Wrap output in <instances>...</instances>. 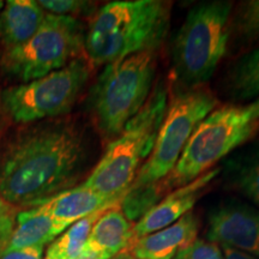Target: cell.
<instances>
[{
	"instance_id": "6da1fadb",
	"label": "cell",
	"mask_w": 259,
	"mask_h": 259,
	"mask_svg": "<svg viewBox=\"0 0 259 259\" xmlns=\"http://www.w3.org/2000/svg\"><path fill=\"white\" fill-rule=\"evenodd\" d=\"M83 136L54 124L16 138L0 161V196L11 205L38 206L69 190L85 162Z\"/></svg>"
},
{
	"instance_id": "7a4b0ae2",
	"label": "cell",
	"mask_w": 259,
	"mask_h": 259,
	"mask_svg": "<svg viewBox=\"0 0 259 259\" xmlns=\"http://www.w3.org/2000/svg\"><path fill=\"white\" fill-rule=\"evenodd\" d=\"M259 130V116L253 102L226 105L210 112L187 142L176 167L148 192L121 198L119 208L130 221L139 220L171 191L192 183L213 169L231 151L244 144Z\"/></svg>"
},
{
	"instance_id": "3957f363",
	"label": "cell",
	"mask_w": 259,
	"mask_h": 259,
	"mask_svg": "<svg viewBox=\"0 0 259 259\" xmlns=\"http://www.w3.org/2000/svg\"><path fill=\"white\" fill-rule=\"evenodd\" d=\"M170 24V3L116 0L97 11L84 40L94 65H108L143 52L158 50Z\"/></svg>"
},
{
	"instance_id": "277c9868",
	"label": "cell",
	"mask_w": 259,
	"mask_h": 259,
	"mask_svg": "<svg viewBox=\"0 0 259 259\" xmlns=\"http://www.w3.org/2000/svg\"><path fill=\"white\" fill-rule=\"evenodd\" d=\"M167 107V89L160 84L121 134L111 141L105 155L82 185L119 204L153 150Z\"/></svg>"
},
{
	"instance_id": "5b68a950",
	"label": "cell",
	"mask_w": 259,
	"mask_h": 259,
	"mask_svg": "<svg viewBox=\"0 0 259 259\" xmlns=\"http://www.w3.org/2000/svg\"><path fill=\"white\" fill-rule=\"evenodd\" d=\"M231 2H204L190 10L171 42V72L185 89L203 87L225 57L231 36Z\"/></svg>"
},
{
	"instance_id": "8992f818",
	"label": "cell",
	"mask_w": 259,
	"mask_h": 259,
	"mask_svg": "<svg viewBox=\"0 0 259 259\" xmlns=\"http://www.w3.org/2000/svg\"><path fill=\"white\" fill-rule=\"evenodd\" d=\"M156 56L143 52L106 65L90 94V108L103 137L115 139L143 108L153 89Z\"/></svg>"
},
{
	"instance_id": "52a82bcc",
	"label": "cell",
	"mask_w": 259,
	"mask_h": 259,
	"mask_svg": "<svg viewBox=\"0 0 259 259\" xmlns=\"http://www.w3.org/2000/svg\"><path fill=\"white\" fill-rule=\"evenodd\" d=\"M218 100L209 89H185L173 97L147 161L122 198L141 196L166 178L176 167L194 128L212 112Z\"/></svg>"
},
{
	"instance_id": "ba28073f",
	"label": "cell",
	"mask_w": 259,
	"mask_h": 259,
	"mask_svg": "<svg viewBox=\"0 0 259 259\" xmlns=\"http://www.w3.org/2000/svg\"><path fill=\"white\" fill-rule=\"evenodd\" d=\"M83 25L76 17L46 15L36 34L23 46L5 51L3 69L23 82L58 71L84 50Z\"/></svg>"
},
{
	"instance_id": "9c48e42d",
	"label": "cell",
	"mask_w": 259,
	"mask_h": 259,
	"mask_svg": "<svg viewBox=\"0 0 259 259\" xmlns=\"http://www.w3.org/2000/svg\"><path fill=\"white\" fill-rule=\"evenodd\" d=\"M89 78V66L74 59L63 69L0 94L4 111L17 122H31L70 112Z\"/></svg>"
},
{
	"instance_id": "30bf717a",
	"label": "cell",
	"mask_w": 259,
	"mask_h": 259,
	"mask_svg": "<svg viewBox=\"0 0 259 259\" xmlns=\"http://www.w3.org/2000/svg\"><path fill=\"white\" fill-rule=\"evenodd\" d=\"M208 239L259 257V210L236 203L219 206L209 216Z\"/></svg>"
},
{
	"instance_id": "8fae6325",
	"label": "cell",
	"mask_w": 259,
	"mask_h": 259,
	"mask_svg": "<svg viewBox=\"0 0 259 259\" xmlns=\"http://www.w3.org/2000/svg\"><path fill=\"white\" fill-rule=\"evenodd\" d=\"M219 173V168H215L197 178L192 183L167 193L156 205H154L135 223L132 228V240L166 228L176 223L187 212L192 211L194 204L202 197L204 191L208 189L210 183Z\"/></svg>"
},
{
	"instance_id": "7c38bea8",
	"label": "cell",
	"mask_w": 259,
	"mask_h": 259,
	"mask_svg": "<svg viewBox=\"0 0 259 259\" xmlns=\"http://www.w3.org/2000/svg\"><path fill=\"white\" fill-rule=\"evenodd\" d=\"M198 231V219L190 211L173 225L132 240L125 251L135 259H174L196 240Z\"/></svg>"
},
{
	"instance_id": "4fadbf2b",
	"label": "cell",
	"mask_w": 259,
	"mask_h": 259,
	"mask_svg": "<svg viewBox=\"0 0 259 259\" xmlns=\"http://www.w3.org/2000/svg\"><path fill=\"white\" fill-rule=\"evenodd\" d=\"M132 223L119 205L105 210L93 226L83 254L95 259H112L126 250L132 240Z\"/></svg>"
},
{
	"instance_id": "5bb4252c",
	"label": "cell",
	"mask_w": 259,
	"mask_h": 259,
	"mask_svg": "<svg viewBox=\"0 0 259 259\" xmlns=\"http://www.w3.org/2000/svg\"><path fill=\"white\" fill-rule=\"evenodd\" d=\"M119 205L112 203L84 185L69 189L52 197L37 208L47 213L61 232L99 210Z\"/></svg>"
},
{
	"instance_id": "9a60e30c",
	"label": "cell",
	"mask_w": 259,
	"mask_h": 259,
	"mask_svg": "<svg viewBox=\"0 0 259 259\" xmlns=\"http://www.w3.org/2000/svg\"><path fill=\"white\" fill-rule=\"evenodd\" d=\"M44 9L34 0H9L0 14V38L6 51L15 50L36 34L44 23Z\"/></svg>"
},
{
	"instance_id": "2e32d148",
	"label": "cell",
	"mask_w": 259,
	"mask_h": 259,
	"mask_svg": "<svg viewBox=\"0 0 259 259\" xmlns=\"http://www.w3.org/2000/svg\"><path fill=\"white\" fill-rule=\"evenodd\" d=\"M60 233L61 231L53 220L35 206L17 213L14 232L6 251L45 246Z\"/></svg>"
},
{
	"instance_id": "e0dca14e",
	"label": "cell",
	"mask_w": 259,
	"mask_h": 259,
	"mask_svg": "<svg viewBox=\"0 0 259 259\" xmlns=\"http://www.w3.org/2000/svg\"><path fill=\"white\" fill-rule=\"evenodd\" d=\"M107 209L109 208L99 210L71 225L67 231L48 247L45 259H78L82 257L93 226Z\"/></svg>"
},
{
	"instance_id": "ac0fdd59",
	"label": "cell",
	"mask_w": 259,
	"mask_h": 259,
	"mask_svg": "<svg viewBox=\"0 0 259 259\" xmlns=\"http://www.w3.org/2000/svg\"><path fill=\"white\" fill-rule=\"evenodd\" d=\"M227 83L236 100L259 97V47L236 61L229 71Z\"/></svg>"
},
{
	"instance_id": "d6986e66",
	"label": "cell",
	"mask_w": 259,
	"mask_h": 259,
	"mask_svg": "<svg viewBox=\"0 0 259 259\" xmlns=\"http://www.w3.org/2000/svg\"><path fill=\"white\" fill-rule=\"evenodd\" d=\"M246 41L259 38V0L242 2L231 18V32Z\"/></svg>"
},
{
	"instance_id": "ffe728a7",
	"label": "cell",
	"mask_w": 259,
	"mask_h": 259,
	"mask_svg": "<svg viewBox=\"0 0 259 259\" xmlns=\"http://www.w3.org/2000/svg\"><path fill=\"white\" fill-rule=\"evenodd\" d=\"M234 189L259 205V156L239 167L234 176Z\"/></svg>"
},
{
	"instance_id": "44dd1931",
	"label": "cell",
	"mask_w": 259,
	"mask_h": 259,
	"mask_svg": "<svg viewBox=\"0 0 259 259\" xmlns=\"http://www.w3.org/2000/svg\"><path fill=\"white\" fill-rule=\"evenodd\" d=\"M174 259H225V257L216 242L196 239L181 250Z\"/></svg>"
},
{
	"instance_id": "7402d4cb",
	"label": "cell",
	"mask_w": 259,
	"mask_h": 259,
	"mask_svg": "<svg viewBox=\"0 0 259 259\" xmlns=\"http://www.w3.org/2000/svg\"><path fill=\"white\" fill-rule=\"evenodd\" d=\"M37 3L42 9L48 10L52 15L69 16V17L89 12L94 5L93 3L79 2V0H40Z\"/></svg>"
},
{
	"instance_id": "603a6c76",
	"label": "cell",
	"mask_w": 259,
	"mask_h": 259,
	"mask_svg": "<svg viewBox=\"0 0 259 259\" xmlns=\"http://www.w3.org/2000/svg\"><path fill=\"white\" fill-rule=\"evenodd\" d=\"M16 216L15 208L0 196V255L8 248L10 238L14 232Z\"/></svg>"
},
{
	"instance_id": "cb8c5ba5",
	"label": "cell",
	"mask_w": 259,
	"mask_h": 259,
	"mask_svg": "<svg viewBox=\"0 0 259 259\" xmlns=\"http://www.w3.org/2000/svg\"><path fill=\"white\" fill-rule=\"evenodd\" d=\"M42 257H44V246H36V247L5 251L0 255V259H42Z\"/></svg>"
},
{
	"instance_id": "d4e9b609",
	"label": "cell",
	"mask_w": 259,
	"mask_h": 259,
	"mask_svg": "<svg viewBox=\"0 0 259 259\" xmlns=\"http://www.w3.org/2000/svg\"><path fill=\"white\" fill-rule=\"evenodd\" d=\"M221 250L225 259H258L254 255L245 253V252L239 251L236 248L229 247V246L226 245H221Z\"/></svg>"
},
{
	"instance_id": "484cf974",
	"label": "cell",
	"mask_w": 259,
	"mask_h": 259,
	"mask_svg": "<svg viewBox=\"0 0 259 259\" xmlns=\"http://www.w3.org/2000/svg\"><path fill=\"white\" fill-rule=\"evenodd\" d=\"M112 259H135V258L132 257V255L128 253V252H126V251H122L121 253L116 254L115 257H113Z\"/></svg>"
},
{
	"instance_id": "4316f807",
	"label": "cell",
	"mask_w": 259,
	"mask_h": 259,
	"mask_svg": "<svg viewBox=\"0 0 259 259\" xmlns=\"http://www.w3.org/2000/svg\"><path fill=\"white\" fill-rule=\"evenodd\" d=\"M253 105H254V107H255V111H257V114H258V116H259V97L253 102Z\"/></svg>"
},
{
	"instance_id": "83f0119b",
	"label": "cell",
	"mask_w": 259,
	"mask_h": 259,
	"mask_svg": "<svg viewBox=\"0 0 259 259\" xmlns=\"http://www.w3.org/2000/svg\"><path fill=\"white\" fill-rule=\"evenodd\" d=\"M78 259H95V258L90 257V255H87V254H82V257H79Z\"/></svg>"
},
{
	"instance_id": "f1b7e54d",
	"label": "cell",
	"mask_w": 259,
	"mask_h": 259,
	"mask_svg": "<svg viewBox=\"0 0 259 259\" xmlns=\"http://www.w3.org/2000/svg\"><path fill=\"white\" fill-rule=\"evenodd\" d=\"M2 8H4V3L0 2V9H2Z\"/></svg>"
}]
</instances>
